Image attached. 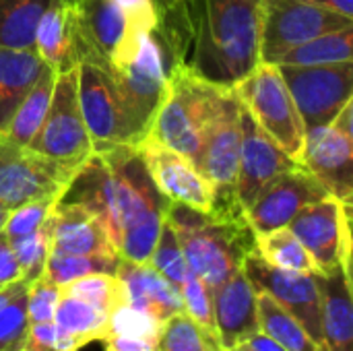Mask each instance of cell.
Masks as SVG:
<instances>
[{"mask_svg":"<svg viewBox=\"0 0 353 351\" xmlns=\"http://www.w3.org/2000/svg\"><path fill=\"white\" fill-rule=\"evenodd\" d=\"M62 199L97 213L120 259L149 263L170 201L155 188L134 147L91 153Z\"/></svg>","mask_w":353,"mask_h":351,"instance_id":"1","label":"cell"},{"mask_svg":"<svg viewBox=\"0 0 353 351\" xmlns=\"http://www.w3.org/2000/svg\"><path fill=\"white\" fill-rule=\"evenodd\" d=\"M306 128L327 126L352 99L353 62L279 66Z\"/></svg>","mask_w":353,"mask_h":351,"instance_id":"13","label":"cell"},{"mask_svg":"<svg viewBox=\"0 0 353 351\" xmlns=\"http://www.w3.org/2000/svg\"><path fill=\"white\" fill-rule=\"evenodd\" d=\"M103 351H157V341L132 335H108L103 341Z\"/></svg>","mask_w":353,"mask_h":351,"instance_id":"43","label":"cell"},{"mask_svg":"<svg viewBox=\"0 0 353 351\" xmlns=\"http://www.w3.org/2000/svg\"><path fill=\"white\" fill-rule=\"evenodd\" d=\"M316 285L321 294L327 351H353L352 271L339 267L327 273H316Z\"/></svg>","mask_w":353,"mask_h":351,"instance_id":"21","label":"cell"},{"mask_svg":"<svg viewBox=\"0 0 353 351\" xmlns=\"http://www.w3.org/2000/svg\"><path fill=\"white\" fill-rule=\"evenodd\" d=\"M27 147L50 159L74 166H83L93 153L79 103L77 68L56 77L48 114Z\"/></svg>","mask_w":353,"mask_h":351,"instance_id":"9","label":"cell"},{"mask_svg":"<svg viewBox=\"0 0 353 351\" xmlns=\"http://www.w3.org/2000/svg\"><path fill=\"white\" fill-rule=\"evenodd\" d=\"M35 52L58 74L79 66V35L70 2L54 0L35 29Z\"/></svg>","mask_w":353,"mask_h":351,"instance_id":"22","label":"cell"},{"mask_svg":"<svg viewBox=\"0 0 353 351\" xmlns=\"http://www.w3.org/2000/svg\"><path fill=\"white\" fill-rule=\"evenodd\" d=\"M157 351H225L215 339H209L199 325L182 310L163 323Z\"/></svg>","mask_w":353,"mask_h":351,"instance_id":"33","label":"cell"},{"mask_svg":"<svg viewBox=\"0 0 353 351\" xmlns=\"http://www.w3.org/2000/svg\"><path fill=\"white\" fill-rule=\"evenodd\" d=\"M62 294L72 296L81 302L91 304L93 308L112 314L114 310L128 304L126 288L116 273H91L62 285Z\"/></svg>","mask_w":353,"mask_h":351,"instance_id":"31","label":"cell"},{"mask_svg":"<svg viewBox=\"0 0 353 351\" xmlns=\"http://www.w3.org/2000/svg\"><path fill=\"white\" fill-rule=\"evenodd\" d=\"M259 331L288 351H323L269 294L259 292Z\"/></svg>","mask_w":353,"mask_h":351,"instance_id":"30","label":"cell"},{"mask_svg":"<svg viewBox=\"0 0 353 351\" xmlns=\"http://www.w3.org/2000/svg\"><path fill=\"white\" fill-rule=\"evenodd\" d=\"M62 298V288L48 281L43 275L35 277L27 285V319L29 325L54 323L58 302Z\"/></svg>","mask_w":353,"mask_h":351,"instance_id":"40","label":"cell"},{"mask_svg":"<svg viewBox=\"0 0 353 351\" xmlns=\"http://www.w3.org/2000/svg\"><path fill=\"white\" fill-rule=\"evenodd\" d=\"M64 2H74V0H64Z\"/></svg>","mask_w":353,"mask_h":351,"instance_id":"50","label":"cell"},{"mask_svg":"<svg viewBox=\"0 0 353 351\" xmlns=\"http://www.w3.org/2000/svg\"><path fill=\"white\" fill-rule=\"evenodd\" d=\"M240 103V101H238ZM296 161L261 128L254 116L240 103V170L236 197L246 209L263 186Z\"/></svg>","mask_w":353,"mask_h":351,"instance_id":"18","label":"cell"},{"mask_svg":"<svg viewBox=\"0 0 353 351\" xmlns=\"http://www.w3.org/2000/svg\"><path fill=\"white\" fill-rule=\"evenodd\" d=\"M46 62L35 50L0 46V132L6 130L19 103L37 83Z\"/></svg>","mask_w":353,"mask_h":351,"instance_id":"24","label":"cell"},{"mask_svg":"<svg viewBox=\"0 0 353 351\" xmlns=\"http://www.w3.org/2000/svg\"><path fill=\"white\" fill-rule=\"evenodd\" d=\"M304 166L337 201L352 205L353 199V134L333 124L306 128Z\"/></svg>","mask_w":353,"mask_h":351,"instance_id":"17","label":"cell"},{"mask_svg":"<svg viewBox=\"0 0 353 351\" xmlns=\"http://www.w3.org/2000/svg\"><path fill=\"white\" fill-rule=\"evenodd\" d=\"M79 170L81 166L50 159L0 132V205L6 209L29 201L62 199Z\"/></svg>","mask_w":353,"mask_h":351,"instance_id":"7","label":"cell"},{"mask_svg":"<svg viewBox=\"0 0 353 351\" xmlns=\"http://www.w3.org/2000/svg\"><path fill=\"white\" fill-rule=\"evenodd\" d=\"M120 257L116 254H66L50 250L41 275L62 288L91 273H116Z\"/></svg>","mask_w":353,"mask_h":351,"instance_id":"32","label":"cell"},{"mask_svg":"<svg viewBox=\"0 0 353 351\" xmlns=\"http://www.w3.org/2000/svg\"><path fill=\"white\" fill-rule=\"evenodd\" d=\"M134 23H139L141 27L155 31L157 27V12H155V4L153 0H114Z\"/></svg>","mask_w":353,"mask_h":351,"instance_id":"42","label":"cell"},{"mask_svg":"<svg viewBox=\"0 0 353 351\" xmlns=\"http://www.w3.org/2000/svg\"><path fill=\"white\" fill-rule=\"evenodd\" d=\"M165 219L178 236L190 273L211 290L242 269L246 254L254 250L246 219H228L178 203H170Z\"/></svg>","mask_w":353,"mask_h":351,"instance_id":"2","label":"cell"},{"mask_svg":"<svg viewBox=\"0 0 353 351\" xmlns=\"http://www.w3.org/2000/svg\"><path fill=\"white\" fill-rule=\"evenodd\" d=\"M163 323L157 321L155 317L132 308V306H122L118 310H114L110 314L108 321V335L116 333V335H132V337H145V339H153L159 341Z\"/></svg>","mask_w":353,"mask_h":351,"instance_id":"38","label":"cell"},{"mask_svg":"<svg viewBox=\"0 0 353 351\" xmlns=\"http://www.w3.org/2000/svg\"><path fill=\"white\" fill-rule=\"evenodd\" d=\"M8 213H10V209H6L4 205H0V234H2V228H4V223L8 219Z\"/></svg>","mask_w":353,"mask_h":351,"instance_id":"48","label":"cell"},{"mask_svg":"<svg viewBox=\"0 0 353 351\" xmlns=\"http://www.w3.org/2000/svg\"><path fill=\"white\" fill-rule=\"evenodd\" d=\"M261 0H205V68L217 83L232 85L259 60Z\"/></svg>","mask_w":353,"mask_h":351,"instance_id":"4","label":"cell"},{"mask_svg":"<svg viewBox=\"0 0 353 351\" xmlns=\"http://www.w3.org/2000/svg\"><path fill=\"white\" fill-rule=\"evenodd\" d=\"M310 252L319 273L352 271V205L327 194L306 205L288 225Z\"/></svg>","mask_w":353,"mask_h":351,"instance_id":"11","label":"cell"},{"mask_svg":"<svg viewBox=\"0 0 353 351\" xmlns=\"http://www.w3.org/2000/svg\"><path fill=\"white\" fill-rule=\"evenodd\" d=\"M110 72L139 143L151 130L168 81L163 54L155 35H145L134 58L128 64L114 68Z\"/></svg>","mask_w":353,"mask_h":351,"instance_id":"12","label":"cell"},{"mask_svg":"<svg viewBox=\"0 0 353 351\" xmlns=\"http://www.w3.org/2000/svg\"><path fill=\"white\" fill-rule=\"evenodd\" d=\"M54 0H0V46L35 50V29Z\"/></svg>","mask_w":353,"mask_h":351,"instance_id":"28","label":"cell"},{"mask_svg":"<svg viewBox=\"0 0 353 351\" xmlns=\"http://www.w3.org/2000/svg\"><path fill=\"white\" fill-rule=\"evenodd\" d=\"M228 351H246V350H242L240 345H236V348H232V350H228Z\"/></svg>","mask_w":353,"mask_h":351,"instance_id":"49","label":"cell"},{"mask_svg":"<svg viewBox=\"0 0 353 351\" xmlns=\"http://www.w3.org/2000/svg\"><path fill=\"white\" fill-rule=\"evenodd\" d=\"M182 296V308L184 312L199 325V329L209 337L219 343L217 329H215V319H213V300H211V288L199 279L194 273H188L186 281L180 288Z\"/></svg>","mask_w":353,"mask_h":351,"instance_id":"36","label":"cell"},{"mask_svg":"<svg viewBox=\"0 0 353 351\" xmlns=\"http://www.w3.org/2000/svg\"><path fill=\"white\" fill-rule=\"evenodd\" d=\"M108 321H110V314L66 294H62L56 314H54V325L62 333L81 341L83 345L103 341L110 333Z\"/></svg>","mask_w":353,"mask_h":351,"instance_id":"29","label":"cell"},{"mask_svg":"<svg viewBox=\"0 0 353 351\" xmlns=\"http://www.w3.org/2000/svg\"><path fill=\"white\" fill-rule=\"evenodd\" d=\"M85 348L74 337L62 333L54 323L29 325L23 351H81Z\"/></svg>","mask_w":353,"mask_h":351,"instance_id":"41","label":"cell"},{"mask_svg":"<svg viewBox=\"0 0 353 351\" xmlns=\"http://www.w3.org/2000/svg\"><path fill=\"white\" fill-rule=\"evenodd\" d=\"M134 151L155 188L170 203L186 205L203 213L213 211V186L188 157L149 134L134 145Z\"/></svg>","mask_w":353,"mask_h":351,"instance_id":"16","label":"cell"},{"mask_svg":"<svg viewBox=\"0 0 353 351\" xmlns=\"http://www.w3.org/2000/svg\"><path fill=\"white\" fill-rule=\"evenodd\" d=\"M116 275L126 288L128 306L139 308L161 323L184 310L180 290L174 288L165 277H161L149 263L137 265L120 259Z\"/></svg>","mask_w":353,"mask_h":351,"instance_id":"23","label":"cell"},{"mask_svg":"<svg viewBox=\"0 0 353 351\" xmlns=\"http://www.w3.org/2000/svg\"><path fill=\"white\" fill-rule=\"evenodd\" d=\"M353 27L331 31L312 37L285 54H281L273 64L277 66H325L353 62Z\"/></svg>","mask_w":353,"mask_h":351,"instance_id":"25","label":"cell"},{"mask_svg":"<svg viewBox=\"0 0 353 351\" xmlns=\"http://www.w3.org/2000/svg\"><path fill=\"white\" fill-rule=\"evenodd\" d=\"M213 319L223 350H232L259 331V290L244 269H238L221 285L211 290Z\"/></svg>","mask_w":353,"mask_h":351,"instance_id":"20","label":"cell"},{"mask_svg":"<svg viewBox=\"0 0 353 351\" xmlns=\"http://www.w3.org/2000/svg\"><path fill=\"white\" fill-rule=\"evenodd\" d=\"M8 242H10L14 259H17V263L21 267L23 279L33 281L35 277H39L43 273L46 259L50 254V225H48V219L39 230H35V232H31L27 236H21V238H12Z\"/></svg>","mask_w":353,"mask_h":351,"instance_id":"35","label":"cell"},{"mask_svg":"<svg viewBox=\"0 0 353 351\" xmlns=\"http://www.w3.org/2000/svg\"><path fill=\"white\" fill-rule=\"evenodd\" d=\"M77 72L81 114L91 139L93 153H103L118 147H134L137 137L112 72L105 66L89 60H81Z\"/></svg>","mask_w":353,"mask_h":351,"instance_id":"8","label":"cell"},{"mask_svg":"<svg viewBox=\"0 0 353 351\" xmlns=\"http://www.w3.org/2000/svg\"><path fill=\"white\" fill-rule=\"evenodd\" d=\"M50 250L66 254H118L101 219L87 205L60 199L48 215Z\"/></svg>","mask_w":353,"mask_h":351,"instance_id":"19","label":"cell"},{"mask_svg":"<svg viewBox=\"0 0 353 351\" xmlns=\"http://www.w3.org/2000/svg\"><path fill=\"white\" fill-rule=\"evenodd\" d=\"M306 2H312V4L331 8L335 12H341V14L353 19V0H306Z\"/></svg>","mask_w":353,"mask_h":351,"instance_id":"46","label":"cell"},{"mask_svg":"<svg viewBox=\"0 0 353 351\" xmlns=\"http://www.w3.org/2000/svg\"><path fill=\"white\" fill-rule=\"evenodd\" d=\"M60 199H43V201H29L25 205H19L14 209H10L8 213V219L2 228V234L12 240V238H21V236H27L35 230H39L50 211L54 209V205L58 203Z\"/></svg>","mask_w":353,"mask_h":351,"instance_id":"39","label":"cell"},{"mask_svg":"<svg viewBox=\"0 0 353 351\" xmlns=\"http://www.w3.org/2000/svg\"><path fill=\"white\" fill-rule=\"evenodd\" d=\"M327 188L300 163L271 178L254 201L244 209V219L252 234L288 228L290 221L310 203L325 199Z\"/></svg>","mask_w":353,"mask_h":351,"instance_id":"15","label":"cell"},{"mask_svg":"<svg viewBox=\"0 0 353 351\" xmlns=\"http://www.w3.org/2000/svg\"><path fill=\"white\" fill-rule=\"evenodd\" d=\"M27 285L0 306V351H23L29 329Z\"/></svg>","mask_w":353,"mask_h":351,"instance_id":"37","label":"cell"},{"mask_svg":"<svg viewBox=\"0 0 353 351\" xmlns=\"http://www.w3.org/2000/svg\"><path fill=\"white\" fill-rule=\"evenodd\" d=\"M149 265L178 290L182 288V283L186 281V277L190 273L184 252L180 248L178 236L174 232V228L168 223V219L161 225V232H159L157 244L151 252Z\"/></svg>","mask_w":353,"mask_h":351,"instance_id":"34","label":"cell"},{"mask_svg":"<svg viewBox=\"0 0 353 351\" xmlns=\"http://www.w3.org/2000/svg\"><path fill=\"white\" fill-rule=\"evenodd\" d=\"M199 170L213 186V211L219 217L244 219L236 197L240 170V103L232 89H225L201 147Z\"/></svg>","mask_w":353,"mask_h":351,"instance_id":"6","label":"cell"},{"mask_svg":"<svg viewBox=\"0 0 353 351\" xmlns=\"http://www.w3.org/2000/svg\"><path fill=\"white\" fill-rule=\"evenodd\" d=\"M228 87L230 85L205 77L192 64L170 66L165 93L149 137L182 153L199 168L207 126Z\"/></svg>","mask_w":353,"mask_h":351,"instance_id":"3","label":"cell"},{"mask_svg":"<svg viewBox=\"0 0 353 351\" xmlns=\"http://www.w3.org/2000/svg\"><path fill=\"white\" fill-rule=\"evenodd\" d=\"M254 252L271 267L294 273H319L310 252L292 234L290 228H277L271 232L254 234Z\"/></svg>","mask_w":353,"mask_h":351,"instance_id":"27","label":"cell"},{"mask_svg":"<svg viewBox=\"0 0 353 351\" xmlns=\"http://www.w3.org/2000/svg\"><path fill=\"white\" fill-rule=\"evenodd\" d=\"M58 72L50 66L43 68V72L39 74L37 83L31 87V91L25 95V99L19 103L17 112L12 114L4 134L17 143L27 147L31 143V139L37 134L48 108H50V99H52V91H54V83H56Z\"/></svg>","mask_w":353,"mask_h":351,"instance_id":"26","label":"cell"},{"mask_svg":"<svg viewBox=\"0 0 353 351\" xmlns=\"http://www.w3.org/2000/svg\"><path fill=\"white\" fill-rule=\"evenodd\" d=\"M242 269L259 292L269 294L292 319H296V323L314 339L321 350L327 351L316 273L308 275L275 269L267 265L254 250L246 254Z\"/></svg>","mask_w":353,"mask_h":351,"instance_id":"14","label":"cell"},{"mask_svg":"<svg viewBox=\"0 0 353 351\" xmlns=\"http://www.w3.org/2000/svg\"><path fill=\"white\" fill-rule=\"evenodd\" d=\"M238 101L254 116L261 128L296 161H302L306 126L277 64L259 60L244 77L232 83Z\"/></svg>","mask_w":353,"mask_h":351,"instance_id":"5","label":"cell"},{"mask_svg":"<svg viewBox=\"0 0 353 351\" xmlns=\"http://www.w3.org/2000/svg\"><path fill=\"white\" fill-rule=\"evenodd\" d=\"M242 350L246 351H288L285 348H281L277 341H273L271 337H267L265 333H261V331H256V333H252L250 337H246L242 343H238Z\"/></svg>","mask_w":353,"mask_h":351,"instance_id":"45","label":"cell"},{"mask_svg":"<svg viewBox=\"0 0 353 351\" xmlns=\"http://www.w3.org/2000/svg\"><path fill=\"white\" fill-rule=\"evenodd\" d=\"M23 279L21 267L14 259V252L10 248V242L6 240L4 234H0V288L10 285L14 281Z\"/></svg>","mask_w":353,"mask_h":351,"instance_id":"44","label":"cell"},{"mask_svg":"<svg viewBox=\"0 0 353 351\" xmlns=\"http://www.w3.org/2000/svg\"><path fill=\"white\" fill-rule=\"evenodd\" d=\"M29 281H25V279H19V281H14V283H10V285H4V288H0V306L2 304H6L21 288H25Z\"/></svg>","mask_w":353,"mask_h":351,"instance_id":"47","label":"cell"},{"mask_svg":"<svg viewBox=\"0 0 353 351\" xmlns=\"http://www.w3.org/2000/svg\"><path fill=\"white\" fill-rule=\"evenodd\" d=\"M261 4L259 56L265 62H275L281 54L312 37L353 27L350 17L306 0H261Z\"/></svg>","mask_w":353,"mask_h":351,"instance_id":"10","label":"cell"}]
</instances>
